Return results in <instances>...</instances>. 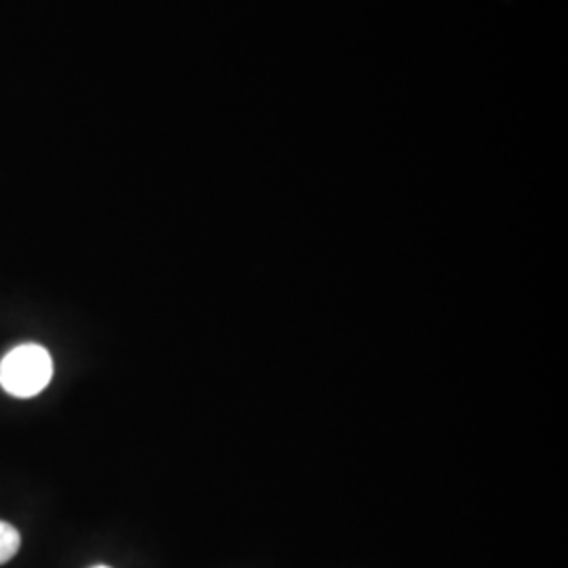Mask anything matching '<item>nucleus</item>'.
Listing matches in <instances>:
<instances>
[{
	"instance_id": "obj_2",
	"label": "nucleus",
	"mask_w": 568,
	"mask_h": 568,
	"mask_svg": "<svg viewBox=\"0 0 568 568\" xmlns=\"http://www.w3.org/2000/svg\"><path fill=\"white\" fill-rule=\"evenodd\" d=\"M20 530L13 525L0 520V565L9 562L20 551Z\"/></svg>"
},
{
	"instance_id": "obj_3",
	"label": "nucleus",
	"mask_w": 568,
	"mask_h": 568,
	"mask_svg": "<svg viewBox=\"0 0 568 568\" xmlns=\"http://www.w3.org/2000/svg\"><path fill=\"white\" fill-rule=\"evenodd\" d=\"M93 568H110V567H93Z\"/></svg>"
},
{
	"instance_id": "obj_1",
	"label": "nucleus",
	"mask_w": 568,
	"mask_h": 568,
	"mask_svg": "<svg viewBox=\"0 0 568 568\" xmlns=\"http://www.w3.org/2000/svg\"><path fill=\"white\" fill-rule=\"evenodd\" d=\"M53 377L51 354L37 344L18 345L0 363V386L18 398L41 394Z\"/></svg>"
}]
</instances>
